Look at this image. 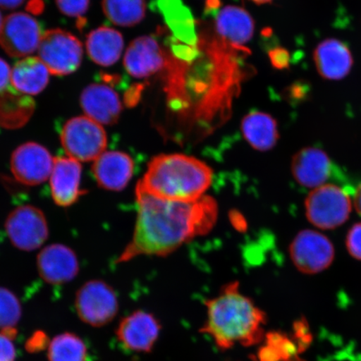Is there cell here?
<instances>
[{
	"mask_svg": "<svg viewBox=\"0 0 361 361\" xmlns=\"http://www.w3.org/2000/svg\"><path fill=\"white\" fill-rule=\"evenodd\" d=\"M137 216L132 240L116 263L141 255L164 257L214 228L219 206L214 197L195 202L160 200L135 188Z\"/></svg>",
	"mask_w": 361,
	"mask_h": 361,
	"instance_id": "6da1fadb",
	"label": "cell"
},
{
	"mask_svg": "<svg viewBox=\"0 0 361 361\" xmlns=\"http://www.w3.org/2000/svg\"><path fill=\"white\" fill-rule=\"evenodd\" d=\"M207 318L200 333L209 336L219 350L237 345H261L266 336L267 314L240 291L239 283L226 284L205 301Z\"/></svg>",
	"mask_w": 361,
	"mask_h": 361,
	"instance_id": "7a4b0ae2",
	"label": "cell"
},
{
	"mask_svg": "<svg viewBox=\"0 0 361 361\" xmlns=\"http://www.w3.org/2000/svg\"><path fill=\"white\" fill-rule=\"evenodd\" d=\"M213 180L214 171L206 162L183 153H170L149 161L137 188L160 200L189 202L206 196Z\"/></svg>",
	"mask_w": 361,
	"mask_h": 361,
	"instance_id": "3957f363",
	"label": "cell"
},
{
	"mask_svg": "<svg viewBox=\"0 0 361 361\" xmlns=\"http://www.w3.org/2000/svg\"><path fill=\"white\" fill-rule=\"evenodd\" d=\"M61 141L68 157L78 161H96L107 146L105 130L88 116L67 121L62 126Z\"/></svg>",
	"mask_w": 361,
	"mask_h": 361,
	"instance_id": "277c9868",
	"label": "cell"
},
{
	"mask_svg": "<svg viewBox=\"0 0 361 361\" xmlns=\"http://www.w3.org/2000/svg\"><path fill=\"white\" fill-rule=\"evenodd\" d=\"M305 206L307 219L322 229L340 227L351 213L348 194L333 184L314 188L307 197Z\"/></svg>",
	"mask_w": 361,
	"mask_h": 361,
	"instance_id": "5b68a950",
	"label": "cell"
},
{
	"mask_svg": "<svg viewBox=\"0 0 361 361\" xmlns=\"http://www.w3.org/2000/svg\"><path fill=\"white\" fill-rule=\"evenodd\" d=\"M38 49L39 58L49 73L55 75L73 73L82 61V44L75 35L61 29L47 31Z\"/></svg>",
	"mask_w": 361,
	"mask_h": 361,
	"instance_id": "8992f818",
	"label": "cell"
},
{
	"mask_svg": "<svg viewBox=\"0 0 361 361\" xmlns=\"http://www.w3.org/2000/svg\"><path fill=\"white\" fill-rule=\"evenodd\" d=\"M76 312L81 320L93 327H102L115 319L119 310L116 293L102 281L85 283L76 293Z\"/></svg>",
	"mask_w": 361,
	"mask_h": 361,
	"instance_id": "52a82bcc",
	"label": "cell"
},
{
	"mask_svg": "<svg viewBox=\"0 0 361 361\" xmlns=\"http://www.w3.org/2000/svg\"><path fill=\"white\" fill-rule=\"evenodd\" d=\"M290 254L300 272L315 274L331 265L335 258V247L323 234L313 230H303L291 243Z\"/></svg>",
	"mask_w": 361,
	"mask_h": 361,
	"instance_id": "ba28073f",
	"label": "cell"
},
{
	"mask_svg": "<svg viewBox=\"0 0 361 361\" xmlns=\"http://www.w3.org/2000/svg\"><path fill=\"white\" fill-rule=\"evenodd\" d=\"M6 229L13 245L24 251L37 250L49 236L48 224L43 212L31 205L13 209L8 216Z\"/></svg>",
	"mask_w": 361,
	"mask_h": 361,
	"instance_id": "9c48e42d",
	"label": "cell"
},
{
	"mask_svg": "<svg viewBox=\"0 0 361 361\" xmlns=\"http://www.w3.org/2000/svg\"><path fill=\"white\" fill-rule=\"evenodd\" d=\"M43 28L35 18L25 13H12L4 20L0 45L8 56L25 57L39 49Z\"/></svg>",
	"mask_w": 361,
	"mask_h": 361,
	"instance_id": "30bf717a",
	"label": "cell"
},
{
	"mask_svg": "<svg viewBox=\"0 0 361 361\" xmlns=\"http://www.w3.org/2000/svg\"><path fill=\"white\" fill-rule=\"evenodd\" d=\"M54 161L47 148L26 142L13 151L11 166L13 177L26 186H37L51 177Z\"/></svg>",
	"mask_w": 361,
	"mask_h": 361,
	"instance_id": "8fae6325",
	"label": "cell"
},
{
	"mask_svg": "<svg viewBox=\"0 0 361 361\" xmlns=\"http://www.w3.org/2000/svg\"><path fill=\"white\" fill-rule=\"evenodd\" d=\"M161 326L154 315L137 310L121 320L116 335L126 349L150 353L159 338Z\"/></svg>",
	"mask_w": 361,
	"mask_h": 361,
	"instance_id": "7c38bea8",
	"label": "cell"
},
{
	"mask_svg": "<svg viewBox=\"0 0 361 361\" xmlns=\"http://www.w3.org/2000/svg\"><path fill=\"white\" fill-rule=\"evenodd\" d=\"M166 58L164 49L151 36H141L126 49L124 66L135 78H150L164 69Z\"/></svg>",
	"mask_w": 361,
	"mask_h": 361,
	"instance_id": "4fadbf2b",
	"label": "cell"
},
{
	"mask_svg": "<svg viewBox=\"0 0 361 361\" xmlns=\"http://www.w3.org/2000/svg\"><path fill=\"white\" fill-rule=\"evenodd\" d=\"M40 277L51 284L66 283L79 273V261L69 247L56 243L44 247L37 258Z\"/></svg>",
	"mask_w": 361,
	"mask_h": 361,
	"instance_id": "5bb4252c",
	"label": "cell"
},
{
	"mask_svg": "<svg viewBox=\"0 0 361 361\" xmlns=\"http://www.w3.org/2000/svg\"><path fill=\"white\" fill-rule=\"evenodd\" d=\"M81 165L70 157H58L54 161L49 177L54 202L63 207H70L87 193L80 189Z\"/></svg>",
	"mask_w": 361,
	"mask_h": 361,
	"instance_id": "9a60e30c",
	"label": "cell"
},
{
	"mask_svg": "<svg viewBox=\"0 0 361 361\" xmlns=\"http://www.w3.org/2000/svg\"><path fill=\"white\" fill-rule=\"evenodd\" d=\"M332 162L322 149L305 147L293 157L291 171L296 182L305 188H317L326 184L332 173Z\"/></svg>",
	"mask_w": 361,
	"mask_h": 361,
	"instance_id": "2e32d148",
	"label": "cell"
},
{
	"mask_svg": "<svg viewBox=\"0 0 361 361\" xmlns=\"http://www.w3.org/2000/svg\"><path fill=\"white\" fill-rule=\"evenodd\" d=\"M132 157L123 152H105L94 161L92 173L99 186L119 192L128 186L134 174Z\"/></svg>",
	"mask_w": 361,
	"mask_h": 361,
	"instance_id": "e0dca14e",
	"label": "cell"
},
{
	"mask_svg": "<svg viewBox=\"0 0 361 361\" xmlns=\"http://www.w3.org/2000/svg\"><path fill=\"white\" fill-rule=\"evenodd\" d=\"M80 106L90 119L103 125L116 124L123 111L118 94L102 84L88 85L81 93Z\"/></svg>",
	"mask_w": 361,
	"mask_h": 361,
	"instance_id": "ac0fdd59",
	"label": "cell"
},
{
	"mask_svg": "<svg viewBox=\"0 0 361 361\" xmlns=\"http://www.w3.org/2000/svg\"><path fill=\"white\" fill-rule=\"evenodd\" d=\"M314 61L319 74L329 80L345 78L354 63L348 47L336 39H328L319 43L314 53Z\"/></svg>",
	"mask_w": 361,
	"mask_h": 361,
	"instance_id": "d6986e66",
	"label": "cell"
},
{
	"mask_svg": "<svg viewBox=\"0 0 361 361\" xmlns=\"http://www.w3.org/2000/svg\"><path fill=\"white\" fill-rule=\"evenodd\" d=\"M215 24L218 33L233 44H245L254 35V20L250 13L238 6L221 8L216 16Z\"/></svg>",
	"mask_w": 361,
	"mask_h": 361,
	"instance_id": "ffe728a7",
	"label": "cell"
},
{
	"mask_svg": "<svg viewBox=\"0 0 361 361\" xmlns=\"http://www.w3.org/2000/svg\"><path fill=\"white\" fill-rule=\"evenodd\" d=\"M123 48V35L109 27H99L92 30L87 38L89 57L102 66H111L118 61Z\"/></svg>",
	"mask_w": 361,
	"mask_h": 361,
	"instance_id": "44dd1931",
	"label": "cell"
},
{
	"mask_svg": "<svg viewBox=\"0 0 361 361\" xmlns=\"http://www.w3.org/2000/svg\"><path fill=\"white\" fill-rule=\"evenodd\" d=\"M241 130L247 143L259 152L269 151L278 142L276 121L264 112L255 111L247 114L242 121Z\"/></svg>",
	"mask_w": 361,
	"mask_h": 361,
	"instance_id": "7402d4cb",
	"label": "cell"
},
{
	"mask_svg": "<svg viewBox=\"0 0 361 361\" xmlns=\"http://www.w3.org/2000/svg\"><path fill=\"white\" fill-rule=\"evenodd\" d=\"M35 102L32 97L12 87L0 93V126L8 130L23 128L32 117Z\"/></svg>",
	"mask_w": 361,
	"mask_h": 361,
	"instance_id": "603a6c76",
	"label": "cell"
},
{
	"mask_svg": "<svg viewBox=\"0 0 361 361\" xmlns=\"http://www.w3.org/2000/svg\"><path fill=\"white\" fill-rule=\"evenodd\" d=\"M49 71L39 57L18 61L11 71L12 87L25 94H37L47 87Z\"/></svg>",
	"mask_w": 361,
	"mask_h": 361,
	"instance_id": "cb8c5ba5",
	"label": "cell"
},
{
	"mask_svg": "<svg viewBox=\"0 0 361 361\" xmlns=\"http://www.w3.org/2000/svg\"><path fill=\"white\" fill-rule=\"evenodd\" d=\"M301 350L295 340L279 331L266 333L258 350L259 361H296Z\"/></svg>",
	"mask_w": 361,
	"mask_h": 361,
	"instance_id": "d4e9b609",
	"label": "cell"
},
{
	"mask_svg": "<svg viewBox=\"0 0 361 361\" xmlns=\"http://www.w3.org/2000/svg\"><path fill=\"white\" fill-rule=\"evenodd\" d=\"M102 10L113 24L132 27L146 16V0H103Z\"/></svg>",
	"mask_w": 361,
	"mask_h": 361,
	"instance_id": "484cf974",
	"label": "cell"
},
{
	"mask_svg": "<svg viewBox=\"0 0 361 361\" xmlns=\"http://www.w3.org/2000/svg\"><path fill=\"white\" fill-rule=\"evenodd\" d=\"M49 361H88L87 347L75 334L66 332L56 336L49 343Z\"/></svg>",
	"mask_w": 361,
	"mask_h": 361,
	"instance_id": "4316f807",
	"label": "cell"
},
{
	"mask_svg": "<svg viewBox=\"0 0 361 361\" xmlns=\"http://www.w3.org/2000/svg\"><path fill=\"white\" fill-rule=\"evenodd\" d=\"M22 308L19 299L8 288L0 287V332L15 338L16 326L20 322Z\"/></svg>",
	"mask_w": 361,
	"mask_h": 361,
	"instance_id": "83f0119b",
	"label": "cell"
},
{
	"mask_svg": "<svg viewBox=\"0 0 361 361\" xmlns=\"http://www.w3.org/2000/svg\"><path fill=\"white\" fill-rule=\"evenodd\" d=\"M56 2L62 13L80 20L88 11L90 4V0H56Z\"/></svg>",
	"mask_w": 361,
	"mask_h": 361,
	"instance_id": "f1b7e54d",
	"label": "cell"
},
{
	"mask_svg": "<svg viewBox=\"0 0 361 361\" xmlns=\"http://www.w3.org/2000/svg\"><path fill=\"white\" fill-rule=\"evenodd\" d=\"M346 247L353 258L361 261V223L355 224L350 229L347 234Z\"/></svg>",
	"mask_w": 361,
	"mask_h": 361,
	"instance_id": "f546056e",
	"label": "cell"
},
{
	"mask_svg": "<svg viewBox=\"0 0 361 361\" xmlns=\"http://www.w3.org/2000/svg\"><path fill=\"white\" fill-rule=\"evenodd\" d=\"M13 336L0 332V361H16V350Z\"/></svg>",
	"mask_w": 361,
	"mask_h": 361,
	"instance_id": "4dcf8cb0",
	"label": "cell"
},
{
	"mask_svg": "<svg viewBox=\"0 0 361 361\" xmlns=\"http://www.w3.org/2000/svg\"><path fill=\"white\" fill-rule=\"evenodd\" d=\"M11 71L8 63L0 58V93L13 87Z\"/></svg>",
	"mask_w": 361,
	"mask_h": 361,
	"instance_id": "1f68e13d",
	"label": "cell"
},
{
	"mask_svg": "<svg viewBox=\"0 0 361 361\" xmlns=\"http://www.w3.org/2000/svg\"><path fill=\"white\" fill-rule=\"evenodd\" d=\"M25 0H0V8L4 10H13L20 7Z\"/></svg>",
	"mask_w": 361,
	"mask_h": 361,
	"instance_id": "d6a6232c",
	"label": "cell"
},
{
	"mask_svg": "<svg viewBox=\"0 0 361 361\" xmlns=\"http://www.w3.org/2000/svg\"><path fill=\"white\" fill-rule=\"evenodd\" d=\"M355 207L357 213L361 216V183L355 192Z\"/></svg>",
	"mask_w": 361,
	"mask_h": 361,
	"instance_id": "836d02e7",
	"label": "cell"
},
{
	"mask_svg": "<svg viewBox=\"0 0 361 361\" xmlns=\"http://www.w3.org/2000/svg\"><path fill=\"white\" fill-rule=\"evenodd\" d=\"M251 1L258 4H263L269 3V2L272 1V0H251Z\"/></svg>",
	"mask_w": 361,
	"mask_h": 361,
	"instance_id": "e575fe53",
	"label": "cell"
},
{
	"mask_svg": "<svg viewBox=\"0 0 361 361\" xmlns=\"http://www.w3.org/2000/svg\"><path fill=\"white\" fill-rule=\"evenodd\" d=\"M3 23H4V19H3L2 13H1V12H0V30H1Z\"/></svg>",
	"mask_w": 361,
	"mask_h": 361,
	"instance_id": "d590c367",
	"label": "cell"
}]
</instances>
